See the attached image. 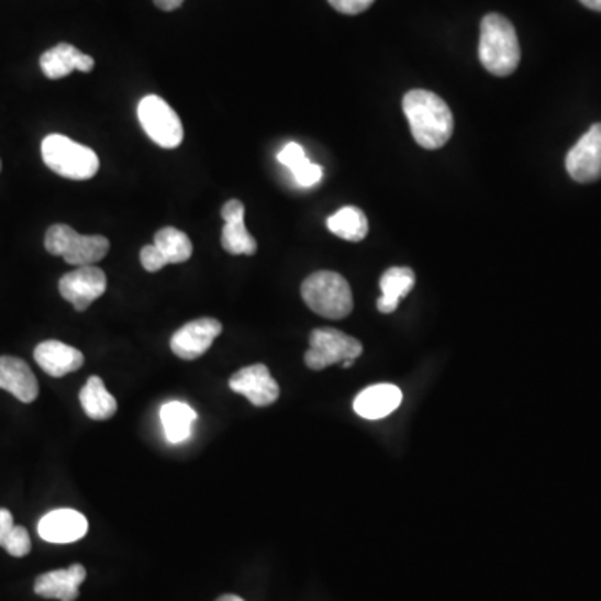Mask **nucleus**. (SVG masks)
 Listing matches in <instances>:
<instances>
[{
  "mask_svg": "<svg viewBox=\"0 0 601 601\" xmlns=\"http://www.w3.org/2000/svg\"><path fill=\"white\" fill-rule=\"evenodd\" d=\"M218 601H244V600L241 597H236V594H224V597L218 598Z\"/></svg>",
  "mask_w": 601,
  "mask_h": 601,
  "instance_id": "32",
  "label": "nucleus"
},
{
  "mask_svg": "<svg viewBox=\"0 0 601 601\" xmlns=\"http://www.w3.org/2000/svg\"><path fill=\"white\" fill-rule=\"evenodd\" d=\"M230 388L259 408L271 407L279 398V385L266 365L246 366L234 372L230 379Z\"/></svg>",
  "mask_w": 601,
  "mask_h": 601,
  "instance_id": "11",
  "label": "nucleus"
},
{
  "mask_svg": "<svg viewBox=\"0 0 601 601\" xmlns=\"http://www.w3.org/2000/svg\"><path fill=\"white\" fill-rule=\"evenodd\" d=\"M403 393L394 385H375L356 397L353 408L365 420H381L400 408Z\"/></svg>",
  "mask_w": 601,
  "mask_h": 601,
  "instance_id": "18",
  "label": "nucleus"
},
{
  "mask_svg": "<svg viewBox=\"0 0 601 601\" xmlns=\"http://www.w3.org/2000/svg\"><path fill=\"white\" fill-rule=\"evenodd\" d=\"M154 4L160 9V11H176V9L181 8L185 4V0H154Z\"/></svg>",
  "mask_w": 601,
  "mask_h": 601,
  "instance_id": "30",
  "label": "nucleus"
},
{
  "mask_svg": "<svg viewBox=\"0 0 601 601\" xmlns=\"http://www.w3.org/2000/svg\"><path fill=\"white\" fill-rule=\"evenodd\" d=\"M154 246L163 254L167 265H181L192 256V243L188 234L172 226L157 231Z\"/></svg>",
  "mask_w": 601,
  "mask_h": 601,
  "instance_id": "23",
  "label": "nucleus"
},
{
  "mask_svg": "<svg viewBox=\"0 0 601 601\" xmlns=\"http://www.w3.org/2000/svg\"><path fill=\"white\" fill-rule=\"evenodd\" d=\"M580 2L591 11L601 12V0H580Z\"/></svg>",
  "mask_w": 601,
  "mask_h": 601,
  "instance_id": "31",
  "label": "nucleus"
},
{
  "mask_svg": "<svg viewBox=\"0 0 601 601\" xmlns=\"http://www.w3.org/2000/svg\"><path fill=\"white\" fill-rule=\"evenodd\" d=\"M327 230L341 240L359 243L368 236L369 224L365 212L355 205H346L327 218Z\"/></svg>",
  "mask_w": 601,
  "mask_h": 601,
  "instance_id": "21",
  "label": "nucleus"
},
{
  "mask_svg": "<svg viewBox=\"0 0 601 601\" xmlns=\"http://www.w3.org/2000/svg\"><path fill=\"white\" fill-rule=\"evenodd\" d=\"M88 520L82 513L76 510L51 511L38 522L37 532L44 542L49 543H74L79 542L88 533Z\"/></svg>",
  "mask_w": 601,
  "mask_h": 601,
  "instance_id": "12",
  "label": "nucleus"
},
{
  "mask_svg": "<svg viewBox=\"0 0 601 601\" xmlns=\"http://www.w3.org/2000/svg\"><path fill=\"white\" fill-rule=\"evenodd\" d=\"M353 365H355V361L341 363V366H343V368H352Z\"/></svg>",
  "mask_w": 601,
  "mask_h": 601,
  "instance_id": "33",
  "label": "nucleus"
},
{
  "mask_svg": "<svg viewBox=\"0 0 601 601\" xmlns=\"http://www.w3.org/2000/svg\"><path fill=\"white\" fill-rule=\"evenodd\" d=\"M41 69L47 79L57 80L69 76L74 70L91 73L94 69V59L70 44H57L53 49L42 54Z\"/></svg>",
  "mask_w": 601,
  "mask_h": 601,
  "instance_id": "17",
  "label": "nucleus"
},
{
  "mask_svg": "<svg viewBox=\"0 0 601 601\" xmlns=\"http://www.w3.org/2000/svg\"><path fill=\"white\" fill-rule=\"evenodd\" d=\"M481 66L497 77L513 74L522 59L519 35L513 24L500 14L485 15L481 21L480 49Z\"/></svg>",
  "mask_w": 601,
  "mask_h": 601,
  "instance_id": "2",
  "label": "nucleus"
},
{
  "mask_svg": "<svg viewBox=\"0 0 601 601\" xmlns=\"http://www.w3.org/2000/svg\"><path fill=\"white\" fill-rule=\"evenodd\" d=\"M44 246L53 256L64 257L67 265L80 268L102 261L108 256L111 244L108 237L84 236L67 224H54L47 230Z\"/></svg>",
  "mask_w": 601,
  "mask_h": 601,
  "instance_id": "5",
  "label": "nucleus"
},
{
  "mask_svg": "<svg viewBox=\"0 0 601 601\" xmlns=\"http://www.w3.org/2000/svg\"><path fill=\"white\" fill-rule=\"evenodd\" d=\"M105 289H108L105 272L96 266H80L64 275L59 281L60 296L79 313L88 310L96 299L104 294Z\"/></svg>",
  "mask_w": 601,
  "mask_h": 601,
  "instance_id": "8",
  "label": "nucleus"
},
{
  "mask_svg": "<svg viewBox=\"0 0 601 601\" xmlns=\"http://www.w3.org/2000/svg\"><path fill=\"white\" fill-rule=\"evenodd\" d=\"M294 181L298 182L301 188H313L318 182L323 179V167L318 166V164L308 163L303 169H299L298 172L292 175Z\"/></svg>",
  "mask_w": 601,
  "mask_h": 601,
  "instance_id": "26",
  "label": "nucleus"
},
{
  "mask_svg": "<svg viewBox=\"0 0 601 601\" xmlns=\"http://www.w3.org/2000/svg\"><path fill=\"white\" fill-rule=\"evenodd\" d=\"M327 2L331 8L346 15L361 14L375 4V0H327Z\"/></svg>",
  "mask_w": 601,
  "mask_h": 601,
  "instance_id": "27",
  "label": "nucleus"
},
{
  "mask_svg": "<svg viewBox=\"0 0 601 601\" xmlns=\"http://www.w3.org/2000/svg\"><path fill=\"white\" fill-rule=\"evenodd\" d=\"M416 285L413 269L391 268L379 279L381 298L378 299V310L382 314H391L398 310L401 299L410 294L411 289Z\"/></svg>",
  "mask_w": 601,
  "mask_h": 601,
  "instance_id": "19",
  "label": "nucleus"
},
{
  "mask_svg": "<svg viewBox=\"0 0 601 601\" xmlns=\"http://www.w3.org/2000/svg\"><path fill=\"white\" fill-rule=\"evenodd\" d=\"M34 358L42 371L54 378H63L84 365V355L79 349L54 340L41 343L35 348Z\"/></svg>",
  "mask_w": 601,
  "mask_h": 601,
  "instance_id": "15",
  "label": "nucleus"
},
{
  "mask_svg": "<svg viewBox=\"0 0 601 601\" xmlns=\"http://www.w3.org/2000/svg\"><path fill=\"white\" fill-rule=\"evenodd\" d=\"M565 164L571 179L581 185L601 179V122L591 125L571 147Z\"/></svg>",
  "mask_w": 601,
  "mask_h": 601,
  "instance_id": "10",
  "label": "nucleus"
},
{
  "mask_svg": "<svg viewBox=\"0 0 601 601\" xmlns=\"http://www.w3.org/2000/svg\"><path fill=\"white\" fill-rule=\"evenodd\" d=\"M14 526V516L11 511L0 508V546L4 545Z\"/></svg>",
  "mask_w": 601,
  "mask_h": 601,
  "instance_id": "29",
  "label": "nucleus"
},
{
  "mask_svg": "<svg viewBox=\"0 0 601 601\" xmlns=\"http://www.w3.org/2000/svg\"><path fill=\"white\" fill-rule=\"evenodd\" d=\"M41 151L46 166L63 178L88 181L98 175V154L63 134L47 136L42 141Z\"/></svg>",
  "mask_w": 601,
  "mask_h": 601,
  "instance_id": "3",
  "label": "nucleus"
},
{
  "mask_svg": "<svg viewBox=\"0 0 601 601\" xmlns=\"http://www.w3.org/2000/svg\"><path fill=\"white\" fill-rule=\"evenodd\" d=\"M137 118L144 133L164 149H176L185 140V129L178 112L159 96H146L137 105Z\"/></svg>",
  "mask_w": 601,
  "mask_h": 601,
  "instance_id": "7",
  "label": "nucleus"
},
{
  "mask_svg": "<svg viewBox=\"0 0 601 601\" xmlns=\"http://www.w3.org/2000/svg\"><path fill=\"white\" fill-rule=\"evenodd\" d=\"M0 390L9 391L22 403H32L38 397V382L27 363L14 356L0 358Z\"/></svg>",
  "mask_w": 601,
  "mask_h": 601,
  "instance_id": "14",
  "label": "nucleus"
},
{
  "mask_svg": "<svg viewBox=\"0 0 601 601\" xmlns=\"http://www.w3.org/2000/svg\"><path fill=\"white\" fill-rule=\"evenodd\" d=\"M223 333V324L214 318H201L185 324L170 337V349L185 361H194L209 352L212 343Z\"/></svg>",
  "mask_w": 601,
  "mask_h": 601,
  "instance_id": "9",
  "label": "nucleus"
},
{
  "mask_svg": "<svg viewBox=\"0 0 601 601\" xmlns=\"http://www.w3.org/2000/svg\"><path fill=\"white\" fill-rule=\"evenodd\" d=\"M278 160L291 170V175L298 172L299 169H303L310 163L303 147L299 146L298 143L286 144L281 153L278 154Z\"/></svg>",
  "mask_w": 601,
  "mask_h": 601,
  "instance_id": "25",
  "label": "nucleus"
},
{
  "mask_svg": "<svg viewBox=\"0 0 601 601\" xmlns=\"http://www.w3.org/2000/svg\"><path fill=\"white\" fill-rule=\"evenodd\" d=\"M403 111L411 134L427 151L442 149L453 136L455 119L452 109L435 92L414 89L403 99Z\"/></svg>",
  "mask_w": 601,
  "mask_h": 601,
  "instance_id": "1",
  "label": "nucleus"
},
{
  "mask_svg": "<svg viewBox=\"0 0 601 601\" xmlns=\"http://www.w3.org/2000/svg\"><path fill=\"white\" fill-rule=\"evenodd\" d=\"M88 574L82 565L76 564L67 570L49 571L35 580L34 591L42 598H54L60 601H76L79 587Z\"/></svg>",
  "mask_w": 601,
  "mask_h": 601,
  "instance_id": "16",
  "label": "nucleus"
},
{
  "mask_svg": "<svg viewBox=\"0 0 601 601\" xmlns=\"http://www.w3.org/2000/svg\"><path fill=\"white\" fill-rule=\"evenodd\" d=\"M5 552L15 558H22V556L29 555L31 553L32 543L31 536H29L27 530L24 526H14L11 535L5 539L4 545Z\"/></svg>",
  "mask_w": 601,
  "mask_h": 601,
  "instance_id": "24",
  "label": "nucleus"
},
{
  "mask_svg": "<svg viewBox=\"0 0 601 601\" xmlns=\"http://www.w3.org/2000/svg\"><path fill=\"white\" fill-rule=\"evenodd\" d=\"M80 407L91 420H111L118 411V401L105 390L104 382L99 376H91L79 393Z\"/></svg>",
  "mask_w": 601,
  "mask_h": 601,
  "instance_id": "20",
  "label": "nucleus"
},
{
  "mask_svg": "<svg viewBox=\"0 0 601 601\" xmlns=\"http://www.w3.org/2000/svg\"><path fill=\"white\" fill-rule=\"evenodd\" d=\"M361 355L363 345L356 337L333 327H320L311 333L310 349L304 355V361L308 368L321 371L341 363L356 361Z\"/></svg>",
  "mask_w": 601,
  "mask_h": 601,
  "instance_id": "6",
  "label": "nucleus"
},
{
  "mask_svg": "<svg viewBox=\"0 0 601 601\" xmlns=\"http://www.w3.org/2000/svg\"><path fill=\"white\" fill-rule=\"evenodd\" d=\"M221 216L224 220L223 236H221L224 251L234 254V256H240V254L253 256L257 251V243L247 233L246 224H244L243 202L231 199L221 209Z\"/></svg>",
  "mask_w": 601,
  "mask_h": 601,
  "instance_id": "13",
  "label": "nucleus"
},
{
  "mask_svg": "<svg viewBox=\"0 0 601 601\" xmlns=\"http://www.w3.org/2000/svg\"><path fill=\"white\" fill-rule=\"evenodd\" d=\"M301 296L311 311L327 318L343 320L353 311V292L348 281L333 271H318L304 279Z\"/></svg>",
  "mask_w": 601,
  "mask_h": 601,
  "instance_id": "4",
  "label": "nucleus"
},
{
  "mask_svg": "<svg viewBox=\"0 0 601 601\" xmlns=\"http://www.w3.org/2000/svg\"><path fill=\"white\" fill-rule=\"evenodd\" d=\"M141 265H143V268L146 269V271L157 272L160 271L164 266H167V263L164 261L163 254L159 253V249H157L154 244H149V246H144L143 249H141Z\"/></svg>",
  "mask_w": 601,
  "mask_h": 601,
  "instance_id": "28",
  "label": "nucleus"
},
{
  "mask_svg": "<svg viewBox=\"0 0 601 601\" xmlns=\"http://www.w3.org/2000/svg\"><path fill=\"white\" fill-rule=\"evenodd\" d=\"M160 421L169 443H182L191 435L196 413L191 407L181 401H170L160 408Z\"/></svg>",
  "mask_w": 601,
  "mask_h": 601,
  "instance_id": "22",
  "label": "nucleus"
}]
</instances>
